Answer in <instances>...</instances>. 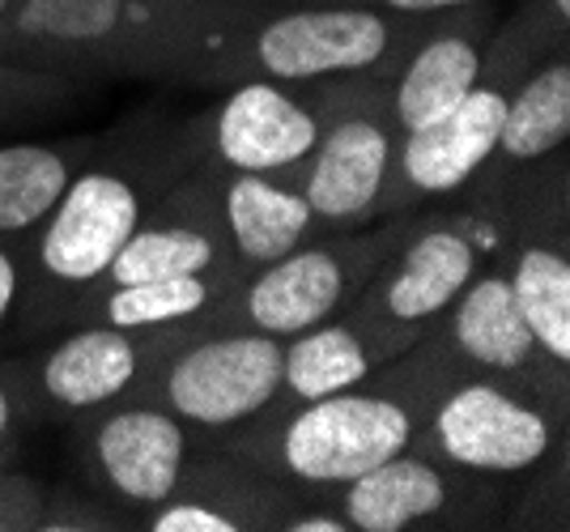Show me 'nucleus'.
Returning <instances> with one entry per match:
<instances>
[{
    "label": "nucleus",
    "mask_w": 570,
    "mask_h": 532,
    "mask_svg": "<svg viewBox=\"0 0 570 532\" xmlns=\"http://www.w3.org/2000/svg\"><path fill=\"white\" fill-rule=\"evenodd\" d=\"M196 167L184 120L119 124L102 132L86 167L72 175L48 221L26 239V286L13 337H51L98 290L107 265L175 179Z\"/></svg>",
    "instance_id": "obj_1"
},
{
    "label": "nucleus",
    "mask_w": 570,
    "mask_h": 532,
    "mask_svg": "<svg viewBox=\"0 0 570 532\" xmlns=\"http://www.w3.org/2000/svg\"><path fill=\"white\" fill-rule=\"evenodd\" d=\"M464 371L455 366L448 345L426 333L362 384L320 401L268 410L230 435L209 439V447H222L303 494H328L375 469L380 460L404 452L426 422L430 405Z\"/></svg>",
    "instance_id": "obj_2"
},
{
    "label": "nucleus",
    "mask_w": 570,
    "mask_h": 532,
    "mask_svg": "<svg viewBox=\"0 0 570 532\" xmlns=\"http://www.w3.org/2000/svg\"><path fill=\"white\" fill-rule=\"evenodd\" d=\"M264 0H13L0 56L86 81L188 86L191 69Z\"/></svg>",
    "instance_id": "obj_3"
},
{
    "label": "nucleus",
    "mask_w": 570,
    "mask_h": 532,
    "mask_svg": "<svg viewBox=\"0 0 570 532\" xmlns=\"http://www.w3.org/2000/svg\"><path fill=\"white\" fill-rule=\"evenodd\" d=\"M422 18L350 0H264L196 69L191 90H226L235 81L315 86L345 77H387L417 35Z\"/></svg>",
    "instance_id": "obj_4"
},
{
    "label": "nucleus",
    "mask_w": 570,
    "mask_h": 532,
    "mask_svg": "<svg viewBox=\"0 0 570 532\" xmlns=\"http://www.w3.org/2000/svg\"><path fill=\"white\" fill-rule=\"evenodd\" d=\"M558 48H570V26L549 13L546 0H515V9L502 13L490 35L485 69L464 102L417 132H401L380 218L413 214L464 193L494 154L499 128L523 73Z\"/></svg>",
    "instance_id": "obj_5"
},
{
    "label": "nucleus",
    "mask_w": 570,
    "mask_h": 532,
    "mask_svg": "<svg viewBox=\"0 0 570 532\" xmlns=\"http://www.w3.org/2000/svg\"><path fill=\"white\" fill-rule=\"evenodd\" d=\"M499 221L473 196L439 200V209H413L396 252L375 268L345 315L371 341L375 358L392 363L439 328L455 294L499 252Z\"/></svg>",
    "instance_id": "obj_6"
},
{
    "label": "nucleus",
    "mask_w": 570,
    "mask_h": 532,
    "mask_svg": "<svg viewBox=\"0 0 570 532\" xmlns=\"http://www.w3.org/2000/svg\"><path fill=\"white\" fill-rule=\"evenodd\" d=\"M413 214L371 221L357 230H333L298 243L268 265L243 273L230 290L217 298L191 324L209 328H243L264 337H294L320 319H333L357 298V290L375 277V268L396 252Z\"/></svg>",
    "instance_id": "obj_7"
},
{
    "label": "nucleus",
    "mask_w": 570,
    "mask_h": 532,
    "mask_svg": "<svg viewBox=\"0 0 570 532\" xmlns=\"http://www.w3.org/2000/svg\"><path fill=\"white\" fill-rule=\"evenodd\" d=\"M570 443V410L499 380V375H460L417 426L413 447L490 477V482H520L558 447Z\"/></svg>",
    "instance_id": "obj_8"
},
{
    "label": "nucleus",
    "mask_w": 570,
    "mask_h": 532,
    "mask_svg": "<svg viewBox=\"0 0 570 532\" xmlns=\"http://www.w3.org/2000/svg\"><path fill=\"white\" fill-rule=\"evenodd\" d=\"M396 141L401 128L387 107V77L320 81V137L298 170L320 235L383 221Z\"/></svg>",
    "instance_id": "obj_9"
},
{
    "label": "nucleus",
    "mask_w": 570,
    "mask_h": 532,
    "mask_svg": "<svg viewBox=\"0 0 570 532\" xmlns=\"http://www.w3.org/2000/svg\"><path fill=\"white\" fill-rule=\"evenodd\" d=\"M196 324L167 328H111V324H69L51 333L48 345L9 358V371L22 387V401L35 426L77 422L86 413L141 396L154 366L179 349Z\"/></svg>",
    "instance_id": "obj_10"
},
{
    "label": "nucleus",
    "mask_w": 570,
    "mask_h": 532,
    "mask_svg": "<svg viewBox=\"0 0 570 532\" xmlns=\"http://www.w3.org/2000/svg\"><path fill=\"white\" fill-rule=\"evenodd\" d=\"M282 392V337L243 333V328H209L191 333L179 349H170L141 396L170 410L200 443L247 426L277 405Z\"/></svg>",
    "instance_id": "obj_11"
},
{
    "label": "nucleus",
    "mask_w": 570,
    "mask_h": 532,
    "mask_svg": "<svg viewBox=\"0 0 570 532\" xmlns=\"http://www.w3.org/2000/svg\"><path fill=\"white\" fill-rule=\"evenodd\" d=\"M324 499L345 515L350 532H473L502 529L511 482L464 473L409 443L404 452L380 460L375 469L328 490Z\"/></svg>",
    "instance_id": "obj_12"
},
{
    "label": "nucleus",
    "mask_w": 570,
    "mask_h": 532,
    "mask_svg": "<svg viewBox=\"0 0 570 532\" xmlns=\"http://www.w3.org/2000/svg\"><path fill=\"white\" fill-rule=\"evenodd\" d=\"M81 482L132 520L167 503L188 473L200 439L170 410L128 396L72 422Z\"/></svg>",
    "instance_id": "obj_13"
},
{
    "label": "nucleus",
    "mask_w": 570,
    "mask_h": 532,
    "mask_svg": "<svg viewBox=\"0 0 570 532\" xmlns=\"http://www.w3.org/2000/svg\"><path fill=\"white\" fill-rule=\"evenodd\" d=\"M196 162L214 170L282 175L303 170L320 137V81H235L209 107L184 116Z\"/></svg>",
    "instance_id": "obj_14"
},
{
    "label": "nucleus",
    "mask_w": 570,
    "mask_h": 532,
    "mask_svg": "<svg viewBox=\"0 0 570 532\" xmlns=\"http://www.w3.org/2000/svg\"><path fill=\"white\" fill-rule=\"evenodd\" d=\"M434 337L448 345V354L464 375L469 371L499 375V380H511V384L553 401L558 410H570V366L553 363L528 333L520 307L511 298V286H507V273L494 256L455 294V303L439 319Z\"/></svg>",
    "instance_id": "obj_15"
},
{
    "label": "nucleus",
    "mask_w": 570,
    "mask_h": 532,
    "mask_svg": "<svg viewBox=\"0 0 570 532\" xmlns=\"http://www.w3.org/2000/svg\"><path fill=\"white\" fill-rule=\"evenodd\" d=\"M200 273L243 277V268L235 265L226 235H222L214 179L196 162L184 179H175L167 193L145 209L137 230L128 235V243L116 252V260L107 265L98 290L132 286V282H163V277H200Z\"/></svg>",
    "instance_id": "obj_16"
},
{
    "label": "nucleus",
    "mask_w": 570,
    "mask_h": 532,
    "mask_svg": "<svg viewBox=\"0 0 570 532\" xmlns=\"http://www.w3.org/2000/svg\"><path fill=\"white\" fill-rule=\"evenodd\" d=\"M499 4L502 0H485L422 18L396 69L387 73V107L401 132H417L464 102L485 69V48L502 18Z\"/></svg>",
    "instance_id": "obj_17"
},
{
    "label": "nucleus",
    "mask_w": 570,
    "mask_h": 532,
    "mask_svg": "<svg viewBox=\"0 0 570 532\" xmlns=\"http://www.w3.org/2000/svg\"><path fill=\"white\" fill-rule=\"evenodd\" d=\"M205 167V162H200ZM209 170L214 179L217 218L222 235L243 273L277 260L294 252L298 243L315 239V214L307 205V193L298 184V170L282 175H252V170Z\"/></svg>",
    "instance_id": "obj_18"
},
{
    "label": "nucleus",
    "mask_w": 570,
    "mask_h": 532,
    "mask_svg": "<svg viewBox=\"0 0 570 532\" xmlns=\"http://www.w3.org/2000/svg\"><path fill=\"white\" fill-rule=\"evenodd\" d=\"M570 146V48L549 51L537 60L511 95L507 120L499 128V141L490 162L481 167L473 184H502L520 170L549 162L553 154ZM469 184V188H473Z\"/></svg>",
    "instance_id": "obj_19"
},
{
    "label": "nucleus",
    "mask_w": 570,
    "mask_h": 532,
    "mask_svg": "<svg viewBox=\"0 0 570 532\" xmlns=\"http://www.w3.org/2000/svg\"><path fill=\"white\" fill-rule=\"evenodd\" d=\"M102 132L56 141H0V239L26 243L56 209L72 175L86 167Z\"/></svg>",
    "instance_id": "obj_20"
},
{
    "label": "nucleus",
    "mask_w": 570,
    "mask_h": 532,
    "mask_svg": "<svg viewBox=\"0 0 570 532\" xmlns=\"http://www.w3.org/2000/svg\"><path fill=\"white\" fill-rule=\"evenodd\" d=\"M380 366L383 363L375 358L371 341L357 333L350 315L341 312L333 319H320L282 341V392H277L273 410L345 392V387L362 384L366 375H375Z\"/></svg>",
    "instance_id": "obj_21"
},
{
    "label": "nucleus",
    "mask_w": 570,
    "mask_h": 532,
    "mask_svg": "<svg viewBox=\"0 0 570 532\" xmlns=\"http://www.w3.org/2000/svg\"><path fill=\"white\" fill-rule=\"evenodd\" d=\"M238 277H163V282H132L107 286L86 298L69 324H111V328H167L205 315ZM65 324V328H69Z\"/></svg>",
    "instance_id": "obj_22"
},
{
    "label": "nucleus",
    "mask_w": 570,
    "mask_h": 532,
    "mask_svg": "<svg viewBox=\"0 0 570 532\" xmlns=\"http://www.w3.org/2000/svg\"><path fill=\"white\" fill-rule=\"evenodd\" d=\"M90 90H98V81L0 56V128L48 124L60 111L77 107Z\"/></svg>",
    "instance_id": "obj_23"
},
{
    "label": "nucleus",
    "mask_w": 570,
    "mask_h": 532,
    "mask_svg": "<svg viewBox=\"0 0 570 532\" xmlns=\"http://www.w3.org/2000/svg\"><path fill=\"white\" fill-rule=\"evenodd\" d=\"M502 529H570V443L558 447L537 469H528L520 482H511V499L502 511Z\"/></svg>",
    "instance_id": "obj_24"
},
{
    "label": "nucleus",
    "mask_w": 570,
    "mask_h": 532,
    "mask_svg": "<svg viewBox=\"0 0 570 532\" xmlns=\"http://www.w3.org/2000/svg\"><path fill=\"white\" fill-rule=\"evenodd\" d=\"M137 529V520L116 503H107L90 485H48V499L39 511L35 532H124Z\"/></svg>",
    "instance_id": "obj_25"
},
{
    "label": "nucleus",
    "mask_w": 570,
    "mask_h": 532,
    "mask_svg": "<svg viewBox=\"0 0 570 532\" xmlns=\"http://www.w3.org/2000/svg\"><path fill=\"white\" fill-rule=\"evenodd\" d=\"M48 499V482L26 473L18 460L0 464V532H35Z\"/></svg>",
    "instance_id": "obj_26"
},
{
    "label": "nucleus",
    "mask_w": 570,
    "mask_h": 532,
    "mask_svg": "<svg viewBox=\"0 0 570 532\" xmlns=\"http://www.w3.org/2000/svg\"><path fill=\"white\" fill-rule=\"evenodd\" d=\"M30 426H35V417L26 410L22 387H18L13 371H9V358H0V464L4 460H18Z\"/></svg>",
    "instance_id": "obj_27"
},
{
    "label": "nucleus",
    "mask_w": 570,
    "mask_h": 532,
    "mask_svg": "<svg viewBox=\"0 0 570 532\" xmlns=\"http://www.w3.org/2000/svg\"><path fill=\"white\" fill-rule=\"evenodd\" d=\"M22 286H26V243L0 239V345L13 337Z\"/></svg>",
    "instance_id": "obj_28"
},
{
    "label": "nucleus",
    "mask_w": 570,
    "mask_h": 532,
    "mask_svg": "<svg viewBox=\"0 0 570 532\" xmlns=\"http://www.w3.org/2000/svg\"><path fill=\"white\" fill-rule=\"evenodd\" d=\"M350 4H375V9L404 13V18H430V13H452V9H469L485 0H350Z\"/></svg>",
    "instance_id": "obj_29"
},
{
    "label": "nucleus",
    "mask_w": 570,
    "mask_h": 532,
    "mask_svg": "<svg viewBox=\"0 0 570 532\" xmlns=\"http://www.w3.org/2000/svg\"><path fill=\"white\" fill-rule=\"evenodd\" d=\"M546 9L558 18V22H567L570 26V0H546Z\"/></svg>",
    "instance_id": "obj_30"
},
{
    "label": "nucleus",
    "mask_w": 570,
    "mask_h": 532,
    "mask_svg": "<svg viewBox=\"0 0 570 532\" xmlns=\"http://www.w3.org/2000/svg\"><path fill=\"white\" fill-rule=\"evenodd\" d=\"M9 13H13V0H0V43H4V30H9Z\"/></svg>",
    "instance_id": "obj_31"
},
{
    "label": "nucleus",
    "mask_w": 570,
    "mask_h": 532,
    "mask_svg": "<svg viewBox=\"0 0 570 532\" xmlns=\"http://www.w3.org/2000/svg\"><path fill=\"white\" fill-rule=\"evenodd\" d=\"M4 464H9V460H4Z\"/></svg>",
    "instance_id": "obj_32"
}]
</instances>
